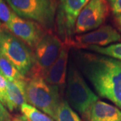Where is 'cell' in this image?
Instances as JSON below:
<instances>
[{
    "label": "cell",
    "instance_id": "obj_1",
    "mask_svg": "<svg viewBox=\"0 0 121 121\" xmlns=\"http://www.w3.org/2000/svg\"><path fill=\"white\" fill-rule=\"evenodd\" d=\"M83 69L98 95L110 100L121 110V60L87 55Z\"/></svg>",
    "mask_w": 121,
    "mask_h": 121
},
{
    "label": "cell",
    "instance_id": "obj_2",
    "mask_svg": "<svg viewBox=\"0 0 121 121\" xmlns=\"http://www.w3.org/2000/svg\"><path fill=\"white\" fill-rule=\"evenodd\" d=\"M60 90L50 86L43 78H32L26 80V94L27 104L55 119L61 98Z\"/></svg>",
    "mask_w": 121,
    "mask_h": 121
},
{
    "label": "cell",
    "instance_id": "obj_3",
    "mask_svg": "<svg viewBox=\"0 0 121 121\" xmlns=\"http://www.w3.org/2000/svg\"><path fill=\"white\" fill-rule=\"evenodd\" d=\"M14 13L34 20L46 29H52L56 12L55 0H5Z\"/></svg>",
    "mask_w": 121,
    "mask_h": 121
},
{
    "label": "cell",
    "instance_id": "obj_4",
    "mask_svg": "<svg viewBox=\"0 0 121 121\" xmlns=\"http://www.w3.org/2000/svg\"><path fill=\"white\" fill-rule=\"evenodd\" d=\"M66 98L69 106L83 115L98 100V95L93 92L80 73L73 66L69 69L67 75Z\"/></svg>",
    "mask_w": 121,
    "mask_h": 121
},
{
    "label": "cell",
    "instance_id": "obj_5",
    "mask_svg": "<svg viewBox=\"0 0 121 121\" xmlns=\"http://www.w3.org/2000/svg\"><path fill=\"white\" fill-rule=\"evenodd\" d=\"M0 51L24 77L30 73L35 63L34 53L20 39L4 32L0 43Z\"/></svg>",
    "mask_w": 121,
    "mask_h": 121
},
{
    "label": "cell",
    "instance_id": "obj_6",
    "mask_svg": "<svg viewBox=\"0 0 121 121\" xmlns=\"http://www.w3.org/2000/svg\"><path fill=\"white\" fill-rule=\"evenodd\" d=\"M63 44L55 35L47 33L35 48V63L30 78H43L56 60Z\"/></svg>",
    "mask_w": 121,
    "mask_h": 121
},
{
    "label": "cell",
    "instance_id": "obj_7",
    "mask_svg": "<svg viewBox=\"0 0 121 121\" xmlns=\"http://www.w3.org/2000/svg\"><path fill=\"white\" fill-rule=\"evenodd\" d=\"M90 0H60L56 17L57 30L60 38L69 44L74 34L79 13Z\"/></svg>",
    "mask_w": 121,
    "mask_h": 121
},
{
    "label": "cell",
    "instance_id": "obj_8",
    "mask_svg": "<svg viewBox=\"0 0 121 121\" xmlns=\"http://www.w3.org/2000/svg\"><path fill=\"white\" fill-rule=\"evenodd\" d=\"M107 14L106 0H90L78 15L74 33L82 35L97 29L103 24Z\"/></svg>",
    "mask_w": 121,
    "mask_h": 121
},
{
    "label": "cell",
    "instance_id": "obj_9",
    "mask_svg": "<svg viewBox=\"0 0 121 121\" xmlns=\"http://www.w3.org/2000/svg\"><path fill=\"white\" fill-rule=\"evenodd\" d=\"M6 28L17 38L30 47L35 48L46 35L42 26L36 22L26 20L13 12Z\"/></svg>",
    "mask_w": 121,
    "mask_h": 121
},
{
    "label": "cell",
    "instance_id": "obj_10",
    "mask_svg": "<svg viewBox=\"0 0 121 121\" xmlns=\"http://www.w3.org/2000/svg\"><path fill=\"white\" fill-rule=\"evenodd\" d=\"M121 40V35L116 29L110 25H106L93 31L76 36L73 40H71L69 44L84 48L90 46L104 47Z\"/></svg>",
    "mask_w": 121,
    "mask_h": 121
},
{
    "label": "cell",
    "instance_id": "obj_11",
    "mask_svg": "<svg viewBox=\"0 0 121 121\" xmlns=\"http://www.w3.org/2000/svg\"><path fill=\"white\" fill-rule=\"evenodd\" d=\"M69 44H63L56 60L44 74L43 79L50 86L57 87L59 90L65 86L67 71Z\"/></svg>",
    "mask_w": 121,
    "mask_h": 121
},
{
    "label": "cell",
    "instance_id": "obj_12",
    "mask_svg": "<svg viewBox=\"0 0 121 121\" xmlns=\"http://www.w3.org/2000/svg\"><path fill=\"white\" fill-rule=\"evenodd\" d=\"M87 121H121V110L99 99L85 114Z\"/></svg>",
    "mask_w": 121,
    "mask_h": 121
},
{
    "label": "cell",
    "instance_id": "obj_13",
    "mask_svg": "<svg viewBox=\"0 0 121 121\" xmlns=\"http://www.w3.org/2000/svg\"><path fill=\"white\" fill-rule=\"evenodd\" d=\"M26 79L7 80V103L5 107L10 111L20 108L27 104L26 94Z\"/></svg>",
    "mask_w": 121,
    "mask_h": 121
},
{
    "label": "cell",
    "instance_id": "obj_14",
    "mask_svg": "<svg viewBox=\"0 0 121 121\" xmlns=\"http://www.w3.org/2000/svg\"><path fill=\"white\" fill-rule=\"evenodd\" d=\"M0 74L8 81L25 79L13 63L0 51Z\"/></svg>",
    "mask_w": 121,
    "mask_h": 121
},
{
    "label": "cell",
    "instance_id": "obj_15",
    "mask_svg": "<svg viewBox=\"0 0 121 121\" xmlns=\"http://www.w3.org/2000/svg\"><path fill=\"white\" fill-rule=\"evenodd\" d=\"M54 121H82L66 99H61Z\"/></svg>",
    "mask_w": 121,
    "mask_h": 121
},
{
    "label": "cell",
    "instance_id": "obj_16",
    "mask_svg": "<svg viewBox=\"0 0 121 121\" xmlns=\"http://www.w3.org/2000/svg\"><path fill=\"white\" fill-rule=\"evenodd\" d=\"M86 48L108 57L121 60V43L112 44L104 47L90 46Z\"/></svg>",
    "mask_w": 121,
    "mask_h": 121
},
{
    "label": "cell",
    "instance_id": "obj_17",
    "mask_svg": "<svg viewBox=\"0 0 121 121\" xmlns=\"http://www.w3.org/2000/svg\"><path fill=\"white\" fill-rule=\"evenodd\" d=\"M20 110L23 116H24L30 121H54L51 117L40 112L30 104H24L22 105Z\"/></svg>",
    "mask_w": 121,
    "mask_h": 121
},
{
    "label": "cell",
    "instance_id": "obj_18",
    "mask_svg": "<svg viewBox=\"0 0 121 121\" xmlns=\"http://www.w3.org/2000/svg\"><path fill=\"white\" fill-rule=\"evenodd\" d=\"M12 13L13 12H11L4 0H0V20L7 24L10 20Z\"/></svg>",
    "mask_w": 121,
    "mask_h": 121
},
{
    "label": "cell",
    "instance_id": "obj_19",
    "mask_svg": "<svg viewBox=\"0 0 121 121\" xmlns=\"http://www.w3.org/2000/svg\"><path fill=\"white\" fill-rule=\"evenodd\" d=\"M0 102L6 106L7 103V80L0 74Z\"/></svg>",
    "mask_w": 121,
    "mask_h": 121
},
{
    "label": "cell",
    "instance_id": "obj_20",
    "mask_svg": "<svg viewBox=\"0 0 121 121\" xmlns=\"http://www.w3.org/2000/svg\"><path fill=\"white\" fill-rule=\"evenodd\" d=\"M114 15L117 19L121 17V0H110Z\"/></svg>",
    "mask_w": 121,
    "mask_h": 121
},
{
    "label": "cell",
    "instance_id": "obj_21",
    "mask_svg": "<svg viewBox=\"0 0 121 121\" xmlns=\"http://www.w3.org/2000/svg\"><path fill=\"white\" fill-rule=\"evenodd\" d=\"M10 119L9 114L4 104L0 102V121H7Z\"/></svg>",
    "mask_w": 121,
    "mask_h": 121
},
{
    "label": "cell",
    "instance_id": "obj_22",
    "mask_svg": "<svg viewBox=\"0 0 121 121\" xmlns=\"http://www.w3.org/2000/svg\"><path fill=\"white\" fill-rule=\"evenodd\" d=\"M12 121H30L28 118H26L24 116H17L14 117Z\"/></svg>",
    "mask_w": 121,
    "mask_h": 121
},
{
    "label": "cell",
    "instance_id": "obj_23",
    "mask_svg": "<svg viewBox=\"0 0 121 121\" xmlns=\"http://www.w3.org/2000/svg\"><path fill=\"white\" fill-rule=\"evenodd\" d=\"M4 32L1 30V28H0V43H1V40H2V37H3Z\"/></svg>",
    "mask_w": 121,
    "mask_h": 121
},
{
    "label": "cell",
    "instance_id": "obj_24",
    "mask_svg": "<svg viewBox=\"0 0 121 121\" xmlns=\"http://www.w3.org/2000/svg\"><path fill=\"white\" fill-rule=\"evenodd\" d=\"M118 23H119V24L121 26V17H119V18H118Z\"/></svg>",
    "mask_w": 121,
    "mask_h": 121
},
{
    "label": "cell",
    "instance_id": "obj_25",
    "mask_svg": "<svg viewBox=\"0 0 121 121\" xmlns=\"http://www.w3.org/2000/svg\"><path fill=\"white\" fill-rule=\"evenodd\" d=\"M11 121V120L9 119V120H8V121Z\"/></svg>",
    "mask_w": 121,
    "mask_h": 121
}]
</instances>
